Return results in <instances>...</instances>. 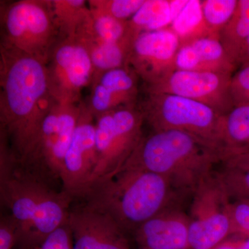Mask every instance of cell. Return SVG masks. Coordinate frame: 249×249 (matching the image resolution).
Wrapping results in <instances>:
<instances>
[{"label": "cell", "instance_id": "cell-1", "mask_svg": "<svg viewBox=\"0 0 249 249\" xmlns=\"http://www.w3.org/2000/svg\"><path fill=\"white\" fill-rule=\"evenodd\" d=\"M1 137L18 162L25 163L41 124L55 100L49 92L47 67L25 53L1 45Z\"/></svg>", "mask_w": 249, "mask_h": 249}, {"label": "cell", "instance_id": "cell-2", "mask_svg": "<svg viewBox=\"0 0 249 249\" xmlns=\"http://www.w3.org/2000/svg\"><path fill=\"white\" fill-rule=\"evenodd\" d=\"M177 192L161 175L124 165L94 181L83 197L109 214L124 232L134 231L142 223L169 209Z\"/></svg>", "mask_w": 249, "mask_h": 249}, {"label": "cell", "instance_id": "cell-3", "mask_svg": "<svg viewBox=\"0 0 249 249\" xmlns=\"http://www.w3.org/2000/svg\"><path fill=\"white\" fill-rule=\"evenodd\" d=\"M222 159L219 150L193 136L160 130L142 137L124 165L161 175L177 191L193 194Z\"/></svg>", "mask_w": 249, "mask_h": 249}, {"label": "cell", "instance_id": "cell-4", "mask_svg": "<svg viewBox=\"0 0 249 249\" xmlns=\"http://www.w3.org/2000/svg\"><path fill=\"white\" fill-rule=\"evenodd\" d=\"M147 93L140 110L154 131L184 132L200 139L222 153L224 115L207 105L178 95Z\"/></svg>", "mask_w": 249, "mask_h": 249}, {"label": "cell", "instance_id": "cell-5", "mask_svg": "<svg viewBox=\"0 0 249 249\" xmlns=\"http://www.w3.org/2000/svg\"><path fill=\"white\" fill-rule=\"evenodd\" d=\"M1 45L17 49L47 65L60 39L52 1L19 0L1 9Z\"/></svg>", "mask_w": 249, "mask_h": 249}, {"label": "cell", "instance_id": "cell-6", "mask_svg": "<svg viewBox=\"0 0 249 249\" xmlns=\"http://www.w3.org/2000/svg\"><path fill=\"white\" fill-rule=\"evenodd\" d=\"M96 119L98 164L90 186L98 178L115 173L125 163L142 138L145 121L142 111L133 106L118 108Z\"/></svg>", "mask_w": 249, "mask_h": 249}, {"label": "cell", "instance_id": "cell-7", "mask_svg": "<svg viewBox=\"0 0 249 249\" xmlns=\"http://www.w3.org/2000/svg\"><path fill=\"white\" fill-rule=\"evenodd\" d=\"M190 213L191 249H212L231 236L230 196L215 171L193 193Z\"/></svg>", "mask_w": 249, "mask_h": 249}, {"label": "cell", "instance_id": "cell-8", "mask_svg": "<svg viewBox=\"0 0 249 249\" xmlns=\"http://www.w3.org/2000/svg\"><path fill=\"white\" fill-rule=\"evenodd\" d=\"M46 67L52 98L60 103H80V93L92 83L94 73L85 46L76 38H60Z\"/></svg>", "mask_w": 249, "mask_h": 249}, {"label": "cell", "instance_id": "cell-9", "mask_svg": "<svg viewBox=\"0 0 249 249\" xmlns=\"http://www.w3.org/2000/svg\"><path fill=\"white\" fill-rule=\"evenodd\" d=\"M231 78V73L175 70L155 84L146 86V91L194 100L225 115L233 108L230 93Z\"/></svg>", "mask_w": 249, "mask_h": 249}, {"label": "cell", "instance_id": "cell-10", "mask_svg": "<svg viewBox=\"0 0 249 249\" xmlns=\"http://www.w3.org/2000/svg\"><path fill=\"white\" fill-rule=\"evenodd\" d=\"M0 155L1 200L17 224L18 243L27 232L37 206L51 190L36 177L16 171L18 160L11 152L1 150Z\"/></svg>", "mask_w": 249, "mask_h": 249}, {"label": "cell", "instance_id": "cell-11", "mask_svg": "<svg viewBox=\"0 0 249 249\" xmlns=\"http://www.w3.org/2000/svg\"><path fill=\"white\" fill-rule=\"evenodd\" d=\"M181 42L170 28L144 31L132 40L126 67L145 83L155 84L175 70Z\"/></svg>", "mask_w": 249, "mask_h": 249}, {"label": "cell", "instance_id": "cell-12", "mask_svg": "<svg viewBox=\"0 0 249 249\" xmlns=\"http://www.w3.org/2000/svg\"><path fill=\"white\" fill-rule=\"evenodd\" d=\"M88 106L81 113L71 143L64 158L59 178L63 191L72 197H83L88 191L98 164L95 124Z\"/></svg>", "mask_w": 249, "mask_h": 249}, {"label": "cell", "instance_id": "cell-13", "mask_svg": "<svg viewBox=\"0 0 249 249\" xmlns=\"http://www.w3.org/2000/svg\"><path fill=\"white\" fill-rule=\"evenodd\" d=\"M68 223L74 240L73 249H130L116 221L88 203L70 211Z\"/></svg>", "mask_w": 249, "mask_h": 249}, {"label": "cell", "instance_id": "cell-14", "mask_svg": "<svg viewBox=\"0 0 249 249\" xmlns=\"http://www.w3.org/2000/svg\"><path fill=\"white\" fill-rule=\"evenodd\" d=\"M189 227V215L169 208L142 223L134 237L140 249H191Z\"/></svg>", "mask_w": 249, "mask_h": 249}, {"label": "cell", "instance_id": "cell-15", "mask_svg": "<svg viewBox=\"0 0 249 249\" xmlns=\"http://www.w3.org/2000/svg\"><path fill=\"white\" fill-rule=\"evenodd\" d=\"M137 77L127 67L114 69L100 75L92 82L88 106L93 116L123 107L133 106L138 93Z\"/></svg>", "mask_w": 249, "mask_h": 249}, {"label": "cell", "instance_id": "cell-16", "mask_svg": "<svg viewBox=\"0 0 249 249\" xmlns=\"http://www.w3.org/2000/svg\"><path fill=\"white\" fill-rule=\"evenodd\" d=\"M236 65L228 55L219 37L206 36L181 45L175 59V69L182 71L231 73Z\"/></svg>", "mask_w": 249, "mask_h": 249}, {"label": "cell", "instance_id": "cell-17", "mask_svg": "<svg viewBox=\"0 0 249 249\" xmlns=\"http://www.w3.org/2000/svg\"><path fill=\"white\" fill-rule=\"evenodd\" d=\"M72 196L65 191H51L37 206L27 232L18 242L22 249L36 248L46 237L68 221Z\"/></svg>", "mask_w": 249, "mask_h": 249}, {"label": "cell", "instance_id": "cell-18", "mask_svg": "<svg viewBox=\"0 0 249 249\" xmlns=\"http://www.w3.org/2000/svg\"><path fill=\"white\" fill-rule=\"evenodd\" d=\"M75 38L89 52L94 71L92 82L105 72L126 67L133 40L129 37L117 43L102 42L93 35L92 23L83 29Z\"/></svg>", "mask_w": 249, "mask_h": 249}, {"label": "cell", "instance_id": "cell-19", "mask_svg": "<svg viewBox=\"0 0 249 249\" xmlns=\"http://www.w3.org/2000/svg\"><path fill=\"white\" fill-rule=\"evenodd\" d=\"M215 171L231 199L249 201V153L224 156Z\"/></svg>", "mask_w": 249, "mask_h": 249}, {"label": "cell", "instance_id": "cell-20", "mask_svg": "<svg viewBox=\"0 0 249 249\" xmlns=\"http://www.w3.org/2000/svg\"><path fill=\"white\" fill-rule=\"evenodd\" d=\"M222 157L249 151V105L234 107L223 116Z\"/></svg>", "mask_w": 249, "mask_h": 249}, {"label": "cell", "instance_id": "cell-21", "mask_svg": "<svg viewBox=\"0 0 249 249\" xmlns=\"http://www.w3.org/2000/svg\"><path fill=\"white\" fill-rule=\"evenodd\" d=\"M249 37V0H238L231 19L219 34V40L236 65L240 64L241 53Z\"/></svg>", "mask_w": 249, "mask_h": 249}, {"label": "cell", "instance_id": "cell-22", "mask_svg": "<svg viewBox=\"0 0 249 249\" xmlns=\"http://www.w3.org/2000/svg\"><path fill=\"white\" fill-rule=\"evenodd\" d=\"M52 7L60 38H74L91 18L89 6L84 0H52Z\"/></svg>", "mask_w": 249, "mask_h": 249}, {"label": "cell", "instance_id": "cell-23", "mask_svg": "<svg viewBox=\"0 0 249 249\" xmlns=\"http://www.w3.org/2000/svg\"><path fill=\"white\" fill-rule=\"evenodd\" d=\"M172 14L168 0H145L142 7L128 20L129 34L134 38L144 31H158L171 25Z\"/></svg>", "mask_w": 249, "mask_h": 249}, {"label": "cell", "instance_id": "cell-24", "mask_svg": "<svg viewBox=\"0 0 249 249\" xmlns=\"http://www.w3.org/2000/svg\"><path fill=\"white\" fill-rule=\"evenodd\" d=\"M170 28L178 36L181 46L211 35L204 22L201 1L199 0H188L182 11L173 19Z\"/></svg>", "mask_w": 249, "mask_h": 249}, {"label": "cell", "instance_id": "cell-25", "mask_svg": "<svg viewBox=\"0 0 249 249\" xmlns=\"http://www.w3.org/2000/svg\"><path fill=\"white\" fill-rule=\"evenodd\" d=\"M238 0H205L201 1L203 16L211 35L217 36L231 19Z\"/></svg>", "mask_w": 249, "mask_h": 249}, {"label": "cell", "instance_id": "cell-26", "mask_svg": "<svg viewBox=\"0 0 249 249\" xmlns=\"http://www.w3.org/2000/svg\"><path fill=\"white\" fill-rule=\"evenodd\" d=\"M90 12L93 35L98 40L107 43H117L129 37L132 38L129 34L128 21L121 20L91 10Z\"/></svg>", "mask_w": 249, "mask_h": 249}, {"label": "cell", "instance_id": "cell-27", "mask_svg": "<svg viewBox=\"0 0 249 249\" xmlns=\"http://www.w3.org/2000/svg\"><path fill=\"white\" fill-rule=\"evenodd\" d=\"M144 2L145 0H90L88 4L91 11L128 21Z\"/></svg>", "mask_w": 249, "mask_h": 249}, {"label": "cell", "instance_id": "cell-28", "mask_svg": "<svg viewBox=\"0 0 249 249\" xmlns=\"http://www.w3.org/2000/svg\"><path fill=\"white\" fill-rule=\"evenodd\" d=\"M231 236L249 239V201L234 200L229 207Z\"/></svg>", "mask_w": 249, "mask_h": 249}, {"label": "cell", "instance_id": "cell-29", "mask_svg": "<svg viewBox=\"0 0 249 249\" xmlns=\"http://www.w3.org/2000/svg\"><path fill=\"white\" fill-rule=\"evenodd\" d=\"M230 93L233 107L249 105V62L232 76Z\"/></svg>", "mask_w": 249, "mask_h": 249}, {"label": "cell", "instance_id": "cell-30", "mask_svg": "<svg viewBox=\"0 0 249 249\" xmlns=\"http://www.w3.org/2000/svg\"><path fill=\"white\" fill-rule=\"evenodd\" d=\"M73 235L67 221L32 249H73Z\"/></svg>", "mask_w": 249, "mask_h": 249}, {"label": "cell", "instance_id": "cell-31", "mask_svg": "<svg viewBox=\"0 0 249 249\" xmlns=\"http://www.w3.org/2000/svg\"><path fill=\"white\" fill-rule=\"evenodd\" d=\"M18 227L11 215L1 218L0 222V249H12L18 243Z\"/></svg>", "mask_w": 249, "mask_h": 249}, {"label": "cell", "instance_id": "cell-32", "mask_svg": "<svg viewBox=\"0 0 249 249\" xmlns=\"http://www.w3.org/2000/svg\"><path fill=\"white\" fill-rule=\"evenodd\" d=\"M212 249H249V239L235 237L226 239Z\"/></svg>", "mask_w": 249, "mask_h": 249}, {"label": "cell", "instance_id": "cell-33", "mask_svg": "<svg viewBox=\"0 0 249 249\" xmlns=\"http://www.w3.org/2000/svg\"><path fill=\"white\" fill-rule=\"evenodd\" d=\"M249 62V37L246 40L245 45L242 49V53H241L240 64H243Z\"/></svg>", "mask_w": 249, "mask_h": 249}, {"label": "cell", "instance_id": "cell-34", "mask_svg": "<svg viewBox=\"0 0 249 249\" xmlns=\"http://www.w3.org/2000/svg\"><path fill=\"white\" fill-rule=\"evenodd\" d=\"M249 152V151H248V152Z\"/></svg>", "mask_w": 249, "mask_h": 249}, {"label": "cell", "instance_id": "cell-35", "mask_svg": "<svg viewBox=\"0 0 249 249\" xmlns=\"http://www.w3.org/2000/svg\"></svg>", "mask_w": 249, "mask_h": 249}]
</instances>
